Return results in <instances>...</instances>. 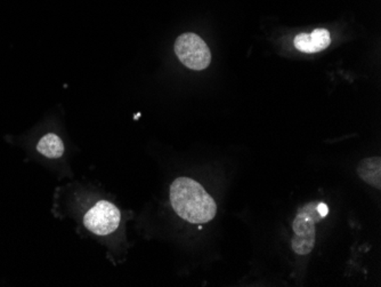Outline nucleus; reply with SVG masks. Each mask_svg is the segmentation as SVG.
Segmentation results:
<instances>
[{
    "instance_id": "nucleus-3",
    "label": "nucleus",
    "mask_w": 381,
    "mask_h": 287,
    "mask_svg": "<svg viewBox=\"0 0 381 287\" xmlns=\"http://www.w3.org/2000/svg\"><path fill=\"white\" fill-rule=\"evenodd\" d=\"M175 53L183 65L192 70L208 68L212 62L210 49L205 40L196 33H184L175 42Z\"/></svg>"
},
{
    "instance_id": "nucleus-2",
    "label": "nucleus",
    "mask_w": 381,
    "mask_h": 287,
    "mask_svg": "<svg viewBox=\"0 0 381 287\" xmlns=\"http://www.w3.org/2000/svg\"><path fill=\"white\" fill-rule=\"evenodd\" d=\"M329 213L324 203H310L303 207L292 222L294 237L291 247L299 255H307L315 245V223L320 222Z\"/></svg>"
},
{
    "instance_id": "nucleus-6",
    "label": "nucleus",
    "mask_w": 381,
    "mask_h": 287,
    "mask_svg": "<svg viewBox=\"0 0 381 287\" xmlns=\"http://www.w3.org/2000/svg\"><path fill=\"white\" fill-rule=\"evenodd\" d=\"M380 158L371 157V158L363 159L357 167V173L359 178L365 181L366 183L380 189Z\"/></svg>"
},
{
    "instance_id": "nucleus-4",
    "label": "nucleus",
    "mask_w": 381,
    "mask_h": 287,
    "mask_svg": "<svg viewBox=\"0 0 381 287\" xmlns=\"http://www.w3.org/2000/svg\"><path fill=\"white\" fill-rule=\"evenodd\" d=\"M121 213L115 204L100 200L83 218V224L90 233L97 236L112 233L119 227Z\"/></svg>"
},
{
    "instance_id": "nucleus-5",
    "label": "nucleus",
    "mask_w": 381,
    "mask_h": 287,
    "mask_svg": "<svg viewBox=\"0 0 381 287\" xmlns=\"http://www.w3.org/2000/svg\"><path fill=\"white\" fill-rule=\"evenodd\" d=\"M331 44L330 33L327 29H315L313 33H300L295 38V47L303 53H319Z\"/></svg>"
},
{
    "instance_id": "nucleus-7",
    "label": "nucleus",
    "mask_w": 381,
    "mask_h": 287,
    "mask_svg": "<svg viewBox=\"0 0 381 287\" xmlns=\"http://www.w3.org/2000/svg\"><path fill=\"white\" fill-rule=\"evenodd\" d=\"M37 150L47 158H60L65 154V145L58 136L49 133L39 141Z\"/></svg>"
},
{
    "instance_id": "nucleus-1",
    "label": "nucleus",
    "mask_w": 381,
    "mask_h": 287,
    "mask_svg": "<svg viewBox=\"0 0 381 287\" xmlns=\"http://www.w3.org/2000/svg\"><path fill=\"white\" fill-rule=\"evenodd\" d=\"M170 203L182 219L191 223L212 221L217 205L205 188L189 178H178L170 186Z\"/></svg>"
}]
</instances>
